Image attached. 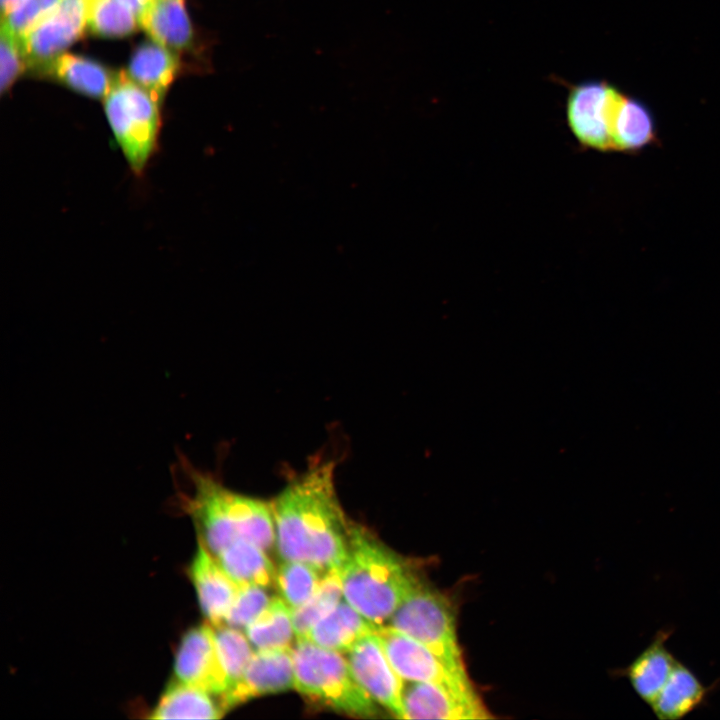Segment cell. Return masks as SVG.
Wrapping results in <instances>:
<instances>
[{
	"label": "cell",
	"mask_w": 720,
	"mask_h": 720,
	"mask_svg": "<svg viewBox=\"0 0 720 720\" xmlns=\"http://www.w3.org/2000/svg\"><path fill=\"white\" fill-rule=\"evenodd\" d=\"M270 601L266 588L257 585L240 586L223 624L245 629L267 608Z\"/></svg>",
	"instance_id": "28"
},
{
	"label": "cell",
	"mask_w": 720,
	"mask_h": 720,
	"mask_svg": "<svg viewBox=\"0 0 720 720\" xmlns=\"http://www.w3.org/2000/svg\"><path fill=\"white\" fill-rule=\"evenodd\" d=\"M611 136L614 151L634 152L655 140V125L648 108L619 93L612 113Z\"/></svg>",
	"instance_id": "22"
},
{
	"label": "cell",
	"mask_w": 720,
	"mask_h": 720,
	"mask_svg": "<svg viewBox=\"0 0 720 720\" xmlns=\"http://www.w3.org/2000/svg\"><path fill=\"white\" fill-rule=\"evenodd\" d=\"M22 0H0L2 17L9 13Z\"/></svg>",
	"instance_id": "32"
},
{
	"label": "cell",
	"mask_w": 720,
	"mask_h": 720,
	"mask_svg": "<svg viewBox=\"0 0 720 720\" xmlns=\"http://www.w3.org/2000/svg\"><path fill=\"white\" fill-rule=\"evenodd\" d=\"M159 101L126 72L116 75L105 97V113L129 167L141 174L151 159L160 128Z\"/></svg>",
	"instance_id": "4"
},
{
	"label": "cell",
	"mask_w": 720,
	"mask_h": 720,
	"mask_svg": "<svg viewBox=\"0 0 720 720\" xmlns=\"http://www.w3.org/2000/svg\"><path fill=\"white\" fill-rule=\"evenodd\" d=\"M150 1H152V0H150Z\"/></svg>",
	"instance_id": "33"
},
{
	"label": "cell",
	"mask_w": 720,
	"mask_h": 720,
	"mask_svg": "<svg viewBox=\"0 0 720 720\" xmlns=\"http://www.w3.org/2000/svg\"><path fill=\"white\" fill-rule=\"evenodd\" d=\"M174 674L177 680L218 698L228 690L210 623L192 627L182 636L175 655Z\"/></svg>",
	"instance_id": "10"
},
{
	"label": "cell",
	"mask_w": 720,
	"mask_h": 720,
	"mask_svg": "<svg viewBox=\"0 0 720 720\" xmlns=\"http://www.w3.org/2000/svg\"><path fill=\"white\" fill-rule=\"evenodd\" d=\"M378 628L347 601H340L311 627L304 639L329 650L347 653L360 639L376 633Z\"/></svg>",
	"instance_id": "16"
},
{
	"label": "cell",
	"mask_w": 720,
	"mask_h": 720,
	"mask_svg": "<svg viewBox=\"0 0 720 720\" xmlns=\"http://www.w3.org/2000/svg\"><path fill=\"white\" fill-rule=\"evenodd\" d=\"M386 625L426 646L455 675L469 678L458 644L453 608L440 592L417 581Z\"/></svg>",
	"instance_id": "5"
},
{
	"label": "cell",
	"mask_w": 720,
	"mask_h": 720,
	"mask_svg": "<svg viewBox=\"0 0 720 720\" xmlns=\"http://www.w3.org/2000/svg\"><path fill=\"white\" fill-rule=\"evenodd\" d=\"M244 630L257 651L292 648L296 639L292 609L281 597H272L267 608Z\"/></svg>",
	"instance_id": "23"
},
{
	"label": "cell",
	"mask_w": 720,
	"mask_h": 720,
	"mask_svg": "<svg viewBox=\"0 0 720 720\" xmlns=\"http://www.w3.org/2000/svg\"><path fill=\"white\" fill-rule=\"evenodd\" d=\"M213 633L218 657L230 689L241 677L255 652L247 636L237 628L221 624L213 626Z\"/></svg>",
	"instance_id": "27"
},
{
	"label": "cell",
	"mask_w": 720,
	"mask_h": 720,
	"mask_svg": "<svg viewBox=\"0 0 720 720\" xmlns=\"http://www.w3.org/2000/svg\"><path fill=\"white\" fill-rule=\"evenodd\" d=\"M86 26L101 37H124L138 26L134 13L118 0H84Z\"/></svg>",
	"instance_id": "25"
},
{
	"label": "cell",
	"mask_w": 720,
	"mask_h": 720,
	"mask_svg": "<svg viewBox=\"0 0 720 720\" xmlns=\"http://www.w3.org/2000/svg\"><path fill=\"white\" fill-rule=\"evenodd\" d=\"M339 571L345 601L379 627L418 581L404 560L352 522Z\"/></svg>",
	"instance_id": "2"
},
{
	"label": "cell",
	"mask_w": 720,
	"mask_h": 720,
	"mask_svg": "<svg viewBox=\"0 0 720 720\" xmlns=\"http://www.w3.org/2000/svg\"><path fill=\"white\" fill-rule=\"evenodd\" d=\"M718 682L705 686L695 673L677 660L665 685L650 705L659 720H679L704 707Z\"/></svg>",
	"instance_id": "15"
},
{
	"label": "cell",
	"mask_w": 720,
	"mask_h": 720,
	"mask_svg": "<svg viewBox=\"0 0 720 720\" xmlns=\"http://www.w3.org/2000/svg\"><path fill=\"white\" fill-rule=\"evenodd\" d=\"M201 611L213 625L224 623L239 586L226 574L217 560L200 542L189 568Z\"/></svg>",
	"instance_id": "13"
},
{
	"label": "cell",
	"mask_w": 720,
	"mask_h": 720,
	"mask_svg": "<svg viewBox=\"0 0 720 720\" xmlns=\"http://www.w3.org/2000/svg\"><path fill=\"white\" fill-rule=\"evenodd\" d=\"M351 670L369 695L395 717L404 719V680L390 664L376 633L360 639L348 652Z\"/></svg>",
	"instance_id": "9"
},
{
	"label": "cell",
	"mask_w": 720,
	"mask_h": 720,
	"mask_svg": "<svg viewBox=\"0 0 720 720\" xmlns=\"http://www.w3.org/2000/svg\"><path fill=\"white\" fill-rule=\"evenodd\" d=\"M0 58V88L4 93L27 67L19 40L4 24L1 25Z\"/></svg>",
	"instance_id": "30"
},
{
	"label": "cell",
	"mask_w": 720,
	"mask_h": 720,
	"mask_svg": "<svg viewBox=\"0 0 720 720\" xmlns=\"http://www.w3.org/2000/svg\"><path fill=\"white\" fill-rule=\"evenodd\" d=\"M225 713L217 696L177 679L152 709L151 719H219Z\"/></svg>",
	"instance_id": "17"
},
{
	"label": "cell",
	"mask_w": 720,
	"mask_h": 720,
	"mask_svg": "<svg viewBox=\"0 0 720 720\" xmlns=\"http://www.w3.org/2000/svg\"><path fill=\"white\" fill-rule=\"evenodd\" d=\"M214 558L239 587L257 585L269 588L275 584L276 569L267 552L246 539H235Z\"/></svg>",
	"instance_id": "21"
},
{
	"label": "cell",
	"mask_w": 720,
	"mask_h": 720,
	"mask_svg": "<svg viewBox=\"0 0 720 720\" xmlns=\"http://www.w3.org/2000/svg\"><path fill=\"white\" fill-rule=\"evenodd\" d=\"M376 634L390 664L403 680L432 683L468 695L477 694L469 678L455 675L417 640L388 625L379 627Z\"/></svg>",
	"instance_id": "6"
},
{
	"label": "cell",
	"mask_w": 720,
	"mask_h": 720,
	"mask_svg": "<svg viewBox=\"0 0 720 720\" xmlns=\"http://www.w3.org/2000/svg\"><path fill=\"white\" fill-rule=\"evenodd\" d=\"M270 504L283 560L305 562L321 572L341 566L351 522L336 494L334 462L313 460Z\"/></svg>",
	"instance_id": "1"
},
{
	"label": "cell",
	"mask_w": 720,
	"mask_h": 720,
	"mask_svg": "<svg viewBox=\"0 0 720 720\" xmlns=\"http://www.w3.org/2000/svg\"><path fill=\"white\" fill-rule=\"evenodd\" d=\"M672 633L671 627L657 631L648 646L620 672L638 697L649 706L665 685L677 661L666 646Z\"/></svg>",
	"instance_id": "14"
},
{
	"label": "cell",
	"mask_w": 720,
	"mask_h": 720,
	"mask_svg": "<svg viewBox=\"0 0 720 720\" xmlns=\"http://www.w3.org/2000/svg\"><path fill=\"white\" fill-rule=\"evenodd\" d=\"M122 4H124L127 8H129L134 15L137 17L138 21L146 11L150 0H118Z\"/></svg>",
	"instance_id": "31"
},
{
	"label": "cell",
	"mask_w": 720,
	"mask_h": 720,
	"mask_svg": "<svg viewBox=\"0 0 720 720\" xmlns=\"http://www.w3.org/2000/svg\"><path fill=\"white\" fill-rule=\"evenodd\" d=\"M85 26V1L61 0L57 8L20 41L27 67L40 73L82 36Z\"/></svg>",
	"instance_id": "8"
},
{
	"label": "cell",
	"mask_w": 720,
	"mask_h": 720,
	"mask_svg": "<svg viewBox=\"0 0 720 720\" xmlns=\"http://www.w3.org/2000/svg\"><path fill=\"white\" fill-rule=\"evenodd\" d=\"M292 648L256 651L238 681L219 697L227 712L252 698L294 688Z\"/></svg>",
	"instance_id": "11"
},
{
	"label": "cell",
	"mask_w": 720,
	"mask_h": 720,
	"mask_svg": "<svg viewBox=\"0 0 720 720\" xmlns=\"http://www.w3.org/2000/svg\"><path fill=\"white\" fill-rule=\"evenodd\" d=\"M342 595L339 568L323 572L314 594L303 605L292 610L296 640L304 639L311 627L341 601Z\"/></svg>",
	"instance_id": "24"
},
{
	"label": "cell",
	"mask_w": 720,
	"mask_h": 720,
	"mask_svg": "<svg viewBox=\"0 0 720 720\" xmlns=\"http://www.w3.org/2000/svg\"><path fill=\"white\" fill-rule=\"evenodd\" d=\"M178 66L174 51L154 40L146 41L132 54L127 74L160 102L173 81Z\"/></svg>",
	"instance_id": "20"
},
{
	"label": "cell",
	"mask_w": 720,
	"mask_h": 720,
	"mask_svg": "<svg viewBox=\"0 0 720 720\" xmlns=\"http://www.w3.org/2000/svg\"><path fill=\"white\" fill-rule=\"evenodd\" d=\"M619 93L617 88L599 81L579 84L570 91L568 124L582 145L603 152L614 151L611 120Z\"/></svg>",
	"instance_id": "7"
},
{
	"label": "cell",
	"mask_w": 720,
	"mask_h": 720,
	"mask_svg": "<svg viewBox=\"0 0 720 720\" xmlns=\"http://www.w3.org/2000/svg\"><path fill=\"white\" fill-rule=\"evenodd\" d=\"M139 24L154 41L172 51L192 45L193 29L184 0H152Z\"/></svg>",
	"instance_id": "18"
},
{
	"label": "cell",
	"mask_w": 720,
	"mask_h": 720,
	"mask_svg": "<svg viewBox=\"0 0 720 720\" xmlns=\"http://www.w3.org/2000/svg\"><path fill=\"white\" fill-rule=\"evenodd\" d=\"M292 656L294 688L306 698L353 717L379 715L377 702L358 682L340 652L300 639L292 647Z\"/></svg>",
	"instance_id": "3"
},
{
	"label": "cell",
	"mask_w": 720,
	"mask_h": 720,
	"mask_svg": "<svg viewBox=\"0 0 720 720\" xmlns=\"http://www.w3.org/2000/svg\"><path fill=\"white\" fill-rule=\"evenodd\" d=\"M323 572L301 561H286L276 570L275 584L281 598L293 610L303 605L316 591Z\"/></svg>",
	"instance_id": "26"
},
{
	"label": "cell",
	"mask_w": 720,
	"mask_h": 720,
	"mask_svg": "<svg viewBox=\"0 0 720 720\" xmlns=\"http://www.w3.org/2000/svg\"><path fill=\"white\" fill-rule=\"evenodd\" d=\"M61 0H22L2 17L4 24L19 42L52 13Z\"/></svg>",
	"instance_id": "29"
},
{
	"label": "cell",
	"mask_w": 720,
	"mask_h": 720,
	"mask_svg": "<svg viewBox=\"0 0 720 720\" xmlns=\"http://www.w3.org/2000/svg\"><path fill=\"white\" fill-rule=\"evenodd\" d=\"M40 73L94 98L106 97L117 75L92 59L73 54H61Z\"/></svg>",
	"instance_id": "19"
},
{
	"label": "cell",
	"mask_w": 720,
	"mask_h": 720,
	"mask_svg": "<svg viewBox=\"0 0 720 720\" xmlns=\"http://www.w3.org/2000/svg\"><path fill=\"white\" fill-rule=\"evenodd\" d=\"M404 719H487L492 716L477 694L468 695L445 687L404 680Z\"/></svg>",
	"instance_id": "12"
}]
</instances>
